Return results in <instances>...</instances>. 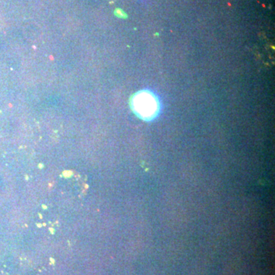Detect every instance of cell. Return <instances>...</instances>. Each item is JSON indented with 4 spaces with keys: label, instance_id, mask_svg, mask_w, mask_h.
<instances>
[{
    "label": "cell",
    "instance_id": "1",
    "mask_svg": "<svg viewBox=\"0 0 275 275\" xmlns=\"http://www.w3.org/2000/svg\"><path fill=\"white\" fill-rule=\"evenodd\" d=\"M132 106L139 116L144 118H150L157 111L156 100L148 93H139L132 100Z\"/></svg>",
    "mask_w": 275,
    "mask_h": 275
}]
</instances>
